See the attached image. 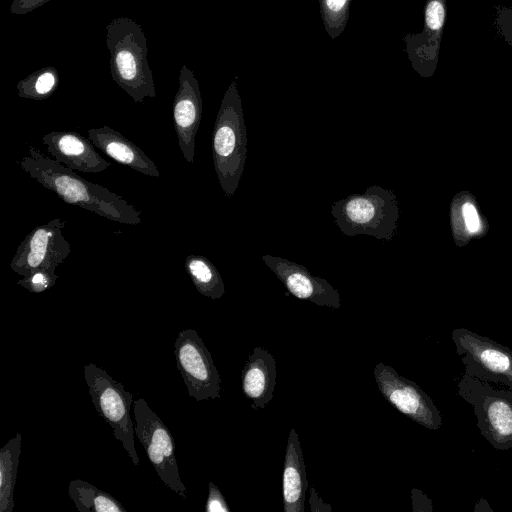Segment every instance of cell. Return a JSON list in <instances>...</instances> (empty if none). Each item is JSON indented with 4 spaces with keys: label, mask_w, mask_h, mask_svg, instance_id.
Masks as SVG:
<instances>
[{
    "label": "cell",
    "mask_w": 512,
    "mask_h": 512,
    "mask_svg": "<svg viewBox=\"0 0 512 512\" xmlns=\"http://www.w3.org/2000/svg\"><path fill=\"white\" fill-rule=\"evenodd\" d=\"M28 151L20 161L21 168L64 202L121 224L141 223L140 212L121 196L80 177L32 146Z\"/></svg>",
    "instance_id": "cell-1"
},
{
    "label": "cell",
    "mask_w": 512,
    "mask_h": 512,
    "mask_svg": "<svg viewBox=\"0 0 512 512\" xmlns=\"http://www.w3.org/2000/svg\"><path fill=\"white\" fill-rule=\"evenodd\" d=\"M212 153L214 169L226 196L238 188L247 156V132L237 83L226 90L215 120Z\"/></svg>",
    "instance_id": "cell-2"
},
{
    "label": "cell",
    "mask_w": 512,
    "mask_h": 512,
    "mask_svg": "<svg viewBox=\"0 0 512 512\" xmlns=\"http://www.w3.org/2000/svg\"><path fill=\"white\" fill-rule=\"evenodd\" d=\"M331 214L346 236L367 235L391 240L397 228L396 197L391 190L378 185L335 201Z\"/></svg>",
    "instance_id": "cell-3"
},
{
    "label": "cell",
    "mask_w": 512,
    "mask_h": 512,
    "mask_svg": "<svg viewBox=\"0 0 512 512\" xmlns=\"http://www.w3.org/2000/svg\"><path fill=\"white\" fill-rule=\"evenodd\" d=\"M111 71L117 84L135 102L155 97L151 71L146 62L145 38L132 21L119 19L108 26Z\"/></svg>",
    "instance_id": "cell-4"
},
{
    "label": "cell",
    "mask_w": 512,
    "mask_h": 512,
    "mask_svg": "<svg viewBox=\"0 0 512 512\" xmlns=\"http://www.w3.org/2000/svg\"><path fill=\"white\" fill-rule=\"evenodd\" d=\"M457 394L474 411L480 434L497 450L512 448V389H495L489 382L464 374Z\"/></svg>",
    "instance_id": "cell-5"
},
{
    "label": "cell",
    "mask_w": 512,
    "mask_h": 512,
    "mask_svg": "<svg viewBox=\"0 0 512 512\" xmlns=\"http://www.w3.org/2000/svg\"><path fill=\"white\" fill-rule=\"evenodd\" d=\"M84 378L96 411L110 425L114 437L121 442L133 464L139 465L134 442L135 426L130 416L132 394L93 363L84 366Z\"/></svg>",
    "instance_id": "cell-6"
},
{
    "label": "cell",
    "mask_w": 512,
    "mask_h": 512,
    "mask_svg": "<svg viewBox=\"0 0 512 512\" xmlns=\"http://www.w3.org/2000/svg\"><path fill=\"white\" fill-rule=\"evenodd\" d=\"M133 411L135 435L160 480L182 499H187V489L180 478L175 444L169 429L144 399L133 402Z\"/></svg>",
    "instance_id": "cell-7"
},
{
    "label": "cell",
    "mask_w": 512,
    "mask_h": 512,
    "mask_svg": "<svg viewBox=\"0 0 512 512\" xmlns=\"http://www.w3.org/2000/svg\"><path fill=\"white\" fill-rule=\"evenodd\" d=\"M451 338L464 374L512 389L511 349L467 328L453 329Z\"/></svg>",
    "instance_id": "cell-8"
},
{
    "label": "cell",
    "mask_w": 512,
    "mask_h": 512,
    "mask_svg": "<svg viewBox=\"0 0 512 512\" xmlns=\"http://www.w3.org/2000/svg\"><path fill=\"white\" fill-rule=\"evenodd\" d=\"M174 355L189 396L196 401L220 397V375L196 330L188 328L179 332L174 343Z\"/></svg>",
    "instance_id": "cell-9"
},
{
    "label": "cell",
    "mask_w": 512,
    "mask_h": 512,
    "mask_svg": "<svg viewBox=\"0 0 512 512\" xmlns=\"http://www.w3.org/2000/svg\"><path fill=\"white\" fill-rule=\"evenodd\" d=\"M65 224L66 220L56 218L36 226L16 248L11 269L23 277L39 269L55 272L71 252L62 232Z\"/></svg>",
    "instance_id": "cell-10"
},
{
    "label": "cell",
    "mask_w": 512,
    "mask_h": 512,
    "mask_svg": "<svg viewBox=\"0 0 512 512\" xmlns=\"http://www.w3.org/2000/svg\"><path fill=\"white\" fill-rule=\"evenodd\" d=\"M373 374L382 396L399 412L427 429L441 427L440 410L418 384L382 362L375 366Z\"/></svg>",
    "instance_id": "cell-11"
},
{
    "label": "cell",
    "mask_w": 512,
    "mask_h": 512,
    "mask_svg": "<svg viewBox=\"0 0 512 512\" xmlns=\"http://www.w3.org/2000/svg\"><path fill=\"white\" fill-rule=\"evenodd\" d=\"M262 259L293 296L318 306L341 307L339 291L327 280L313 276L306 267L269 254L263 255Z\"/></svg>",
    "instance_id": "cell-12"
},
{
    "label": "cell",
    "mask_w": 512,
    "mask_h": 512,
    "mask_svg": "<svg viewBox=\"0 0 512 512\" xmlns=\"http://www.w3.org/2000/svg\"><path fill=\"white\" fill-rule=\"evenodd\" d=\"M202 115V98L193 73L183 67L179 78V89L173 103V120L179 148L184 159L194 162L195 137Z\"/></svg>",
    "instance_id": "cell-13"
},
{
    "label": "cell",
    "mask_w": 512,
    "mask_h": 512,
    "mask_svg": "<svg viewBox=\"0 0 512 512\" xmlns=\"http://www.w3.org/2000/svg\"><path fill=\"white\" fill-rule=\"evenodd\" d=\"M48 153L60 164L80 172L100 173L111 164L102 158L90 139L71 131H52L42 137Z\"/></svg>",
    "instance_id": "cell-14"
},
{
    "label": "cell",
    "mask_w": 512,
    "mask_h": 512,
    "mask_svg": "<svg viewBox=\"0 0 512 512\" xmlns=\"http://www.w3.org/2000/svg\"><path fill=\"white\" fill-rule=\"evenodd\" d=\"M445 15V0H428L422 33L409 34L405 38L413 67L422 75L433 73L436 66Z\"/></svg>",
    "instance_id": "cell-15"
},
{
    "label": "cell",
    "mask_w": 512,
    "mask_h": 512,
    "mask_svg": "<svg viewBox=\"0 0 512 512\" xmlns=\"http://www.w3.org/2000/svg\"><path fill=\"white\" fill-rule=\"evenodd\" d=\"M276 360L263 347H255L241 372L242 391L253 410L265 408L276 386Z\"/></svg>",
    "instance_id": "cell-16"
},
{
    "label": "cell",
    "mask_w": 512,
    "mask_h": 512,
    "mask_svg": "<svg viewBox=\"0 0 512 512\" xmlns=\"http://www.w3.org/2000/svg\"><path fill=\"white\" fill-rule=\"evenodd\" d=\"M93 145L118 163L151 177H159L156 164L120 132L103 126L88 130Z\"/></svg>",
    "instance_id": "cell-17"
},
{
    "label": "cell",
    "mask_w": 512,
    "mask_h": 512,
    "mask_svg": "<svg viewBox=\"0 0 512 512\" xmlns=\"http://www.w3.org/2000/svg\"><path fill=\"white\" fill-rule=\"evenodd\" d=\"M308 485L300 439L296 430L292 428L287 439L282 476L285 512H304Z\"/></svg>",
    "instance_id": "cell-18"
},
{
    "label": "cell",
    "mask_w": 512,
    "mask_h": 512,
    "mask_svg": "<svg viewBox=\"0 0 512 512\" xmlns=\"http://www.w3.org/2000/svg\"><path fill=\"white\" fill-rule=\"evenodd\" d=\"M21 434L17 433L0 449V512H12L14 490L21 454Z\"/></svg>",
    "instance_id": "cell-19"
},
{
    "label": "cell",
    "mask_w": 512,
    "mask_h": 512,
    "mask_svg": "<svg viewBox=\"0 0 512 512\" xmlns=\"http://www.w3.org/2000/svg\"><path fill=\"white\" fill-rule=\"evenodd\" d=\"M68 494L79 512L127 511L112 495L84 480H71Z\"/></svg>",
    "instance_id": "cell-20"
},
{
    "label": "cell",
    "mask_w": 512,
    "mask_h": 512,
    "mask_svg": "<svg viewBox=\"0 0 512 512\" xmlns=\"http://www.w3.org/2000/svg\"><path fill=\"white\" fill-rule=\"evenodd\" d=\"M185 270L197 291L213 300L225 293L222 277L212 262L201 255H189L185 259Z\"/></svg>",
    "instance_id": "cell-21"
},
{
    "label": "cell",
    "mask_w": 512,
    "mask_h": 512,
    "mask_svg": "<svg viewBox=\"0 0 512 512\" xmlns=\"http://www.w3.org/2000/svg\"><path fill=\"white\" fill-rule=\"evenodd\" d=\"M351 2L352 0H319L323 25L332 39L343 33L349 19Z\"/></svg>",
    "instance_id": "cell-22"
},
{
    "label": "cell",
    "mask_w": 512,
    "mask_h": 512,
    "mask_svg": "<svg viewBox=\"0 0 512 512\" xmlns=\"http://www.w3.org/2000/svg\"><path fill=\"white\" fill-rule=\"evenodd\" d=\"M57 86V77L53 71H44L35 78L26 79L18 84V95L30 99L47 98Z\"/></svg>",
    "instance_id": "cell-23"
},
{
    "label": "cell",
    "mask_w": 512,
    "mask_h": 512,
    "mask_svg": "<svg viewBox=\"0 0 512 512\" xmlns=\"http://www.w3.org/2000/svg\"><path fill=\"white\" fill-rule=\"evenodd\" d=\"M57 279L55 272L39 269L20 279L17 284L32 293H41L53 287Z\"/></svg>",
    "instance_id": "cell-24"
},
{
    "label": "cell",
    "mask_w": 512,
    "mask_h": 512,
    "mask_svg": "<svg viewBox=\"0 0 512 512\" xmlns=\"http://www.w3.org/2000/svg\"><path fill=\"white\" fill-rule=\"evenodd\" d=\"M208 498L205 504L206 512H229L230 508L219 490V488L213 483L209 482L208 485Z\"/></svg>",
    "instance_id": "cell-25"
},
{
    "label": "cell",
    "mask_w": 512,
    "mask_h": 512,
    "mask_svg": "<svg viewBox=\"0 0 512 512\" xmlns=\"http://www.w3.org/2000/svg\"><path fill=\"white\" fill-rule=\"evenodd\" d=\"M496 24L504 40L512 46V10L508 8L499 9Z\"/></svg>",
    "instance_id": "cell-26"
},
{
    "label": "cell",
    "mask_w": 512,
    "mask_h": 512,
    "mask_svg": "<svg viewBox=\"0 0 512 512\" xmlns=\"http://www.w3.org/2000/svg\"><path fill=\"white\" fill-rule=\"evenodd\" d=\"M462 213L467 230L470 233L477 232L480 228V219L474 205L468 202L465 203L462 207Z\"/></svg>",
    "instance_id": "cell-27"
},
{
    "label": "cell",
    "mask_w": 512,
    "mask_h": 512,
    "mask_svg": "<svg viewBox=\"0 0 512 512\" xmlns=\"http://www.w3.org/2000/svg\"><path fill=\"white\" fill-rule=\"evenodd\" d=\"M412 506L414 512H432V501L421 490L413 488L411 490Z\"/></svg>",
    "instance_id": "cell-28"
},
{
    "label": "cell",
    "mask_w": 512,
    "mask_h": 512,
    "mask_svg": "<svg viewBox=\"0 0 512 512\" xmlns=\"http://www.w3.org/2000/svg\"><path fill=\"white\" fill-rule=\"evenodd\" d=\"M309 503L310 510L312 512H331L332 507L329 504L324 503L319 497L314 487L309 488Z\"/></svg>",
    "instance_id": "cell-29"
},
{
    "label": "cell",
    "mask_w": 512,
    "mask_h": 512,
    "mask_svg": "<svg viewBox=\"0 0 512 512\" xmlns=\"http://www.w3.org/2000/svg\"><path fill=\"white\" fill-rule=\"evenodd\" d=\"M46 0H15L16 8L22 9V12H26L28 9H33L36 5L41 4Z\"/></svg>",
    "instance_id": "cell-30"
},
{
    "label": "cell",
    "mask_w": 512,
    "mask_h": 512,
    "mask_svg": "<svg viewBox=\"0 0 512 512\" xmlns=\"http://www.w3.org/2000/svg\"><path fill=\"white\" fill-rule=\"evenodd\" d=\"M493 512L492 508L489 506L488 502L481 498L474 507V512Z\"/></svg>",
    "instance_id": "cell-31"
}]
</instances>
